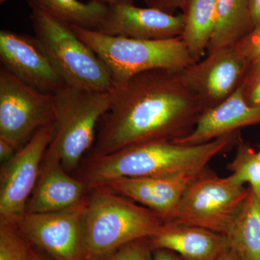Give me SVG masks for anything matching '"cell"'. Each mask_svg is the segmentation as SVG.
Here are the masks:
<instances>
[{"instance_id": "obj_1", "label": "cell", "mask_w": 260, "mask_h": 260, "mask_svg": "<svg viewBox=\"0 0 260 260\" xmlns=\"http://www.w3.org/2000/svg\"><path fill=\"white\" fill-rule=\"evenodd\" d=\"M179 71L150 70L114 88L90 155L148 142L176 141L190 134L205 110Z\"/></svg>"}, {"instance_id": "obj_2", "label": "cell", "mask_w": 260, "mask_h": 260, "mask_svg": "<svg viewBox=\"0 0 260 260\" xmlns=\"http://www.w3.org/2000/svg\"><path fill=\"white\" fill-rule=\"evenodd\" d=\"M240 131L200 145L153 141L126 147L107 155H88L78 169L88 187L121 178L170 177L201 172L208 162L240 142Z\"/></svg>"}, {"instance_id": "obj_3", "label": "cell", "mask_w": 260, "mask_h": 260, "mask_svg": "<svg viewBox=\"0 0 260 260\" xmlns=\"http://www.w3.org/2000/svg\"><path fill=\"white\" fill-rule=\"evenodd\" d=\"M166 222L151 210L102 186L89 188L84 260H102L135 240L150 239Z\"/></svg>"}, {"instance_id": "obj_4", "label": "cell", "mask_w": 260, "mask_h": 260, "mask_svg": "<svg viewBox=\"0 0 260 260\" xmlns=\"http://www.w3.org/2000/svg\"><path fill=\"white\" fill-rule=\"evenodd\" d=\"M91 48L109 70L114 88L135 75L154 70L179 71L195 62L181 37L140 40L111 37L90 29L70 27Z\"/></svg>"}, {"instance_id": "obj_5", "label": "cell", "mask_w": 260, "mask_h": 260, "mask_svg": "<svg viewBox=\"0 0 260 260\" xmlns=\"http://www.w3.org/2000/svg\"><path fill=\"white\" fill-rule=\"evenodd\" d=\"M54 98L55 129L43 162H60L70 172L78 169L94 144L95 127L110 107L111 95L66 85Z\"/></svg>"}, {"instance_id": "obj_6", "label": "cell", "mask_w": 260, "mask_h": 260, "mask_svg": "<svg viewBox=\"0 0 260 260\" xmlns=\"http://www.w3.org/2000/svg\"><path fill=\"white\" fill-rule=\"evenodd\" d=\"M31 8L35 37L47 51L68 86L97 92L114 89L109 70L73 29L42 10Z\"/></svg>"}, {"instance_id": "obj_7", "label": "cell", "mask_w": 260, "mask_h": 260, "mask_svg": "<svg viewBox=\"0 0 260 260\" xmlns=\"http://www.w3.org/2000/svg\"><path fill=\"white\" fill-rule=\"evenodd\" d=\"M249 194V186L229 176L218 177L208 167L184 193L167 223L193 225L226 236Z\"/></svg>"}, {"instance_id": "obj_8", "label": "cell", "mask_w": 260, "mask_h": 260, "mask_svg": "<svg viewBox=\"0 0 260 260\" xmlns=\"http://www.w3.org/2000/svg\"><path fill=\"white\" fill-rule=\"evenodd\" d=\"M55 98L0 70V138L20 149L43 126L54 122Z\"/></svg>"}, {"instance_id": "obj_9", "label": "cell", "mask_w": 260, "mask_h": 260, "mask_svg": "<svg viewBox=\"0 0 260 260\" xmlns=\"http://www.w3.org/2000/svg\"><path fill=\"white\" fill-rule=\"evenodd\" d=\"M54 129V122L43 126L9 160L2 164L0 222L17 224L26 213Z\"/></svg>"}, {"instance_id": "obj_10", "label": "cell", "mask_w": 260, "mask_h": 260, "mask_svg": "<svg viewBox=\"0 0 260 260\" xmlns=\"http://www.w3.org/2000/svg\"><path fill=\"white\" fill-rule=\"evenodd\" d=\"M87 197L68 209L26 213L17 226L32 246L51 259L84 260Z\"/></svg>"}, {"instance_id": "obj_11", "label": "cell", "mask_w": 260, "mask_h": 260, "mask_svg": "<svg viewBox=\"0 0 260 260\" xmlns=\"http://www.w3.org/2000/svg\"><path fill=\"white\" fill-rule=\"evenodd\" d=\"M251 64L235 44L209 51L180 70L179 75L205 112L221 104L242 85Z\"/></svg>"}, {"instance_id": "obj_12", "label": "cell", "mask_w": 260, "mask_h": 260, "mask_svg": "<svg viewBox=\"0 0 260 260\" xmlns=\"http://www.w3.org/2000/svg\"><path fill=\"white\" fill-rule=\"evenodd\" d=\"M0 61L18 79L43 93L54 95L67 85L35 36L2 30Z\"/></svg>"}, {"instance_id": "obj_13", "label": "cell", "mask_w": 260, "mask_h": 260, "mask_svg": "<svg viewBox=\"0 0 260 260\" xmlns=\"http://www.w3.org/2000/svg\"><path fill=\"white\" fill-rule=\"evenodd\" d=\"M184 26L182 13L174 15L131 3L109 5L104 22L96 31L111 37L140 40H162L181 37Z\"/></svg>"}, {"instance_id": "obj_14", "label": "cell", "mask_w": 260, "mask_h": 260, "mask_svg": "<svg viewBox=\"0 0 260 260\" xmlns=\"http://www.w3.org/2000/svg\"><path fill=\"white\" fill-rule=\"evenodd\" d=\"M201 172L170 177L121 178L95 186H102L146 207L167 223Z\"/></svg>"}, {"instance_id": "obj_15", "label": "cell", "mask_w": 260, "mask_h": 260, "mask_svg": "<svg viewBox=\"0 0 260 260\" xmlns=\"http://www.w3.org/2000/svg\"><path fill=\"white\" fill-rule=\"evenodd\" d=\"M260 123V106L248 104L241 86L217 107L207 110L190 134L174 143L200 145Z\"/></svg>"}, {"instance_id": "obj_16", "label": "cell", "mask_w": 260, "mask_h": 260, "mask_svg": "<svg viewBox=\"0 0 260 260\" xmlns=\"http://www.w3.org/2000/svg\"><path fill=\"white\" fill-rule=\"evenodd\" d=\"M152 249L174 251L184 260H218L231 248L226 236L193 225L166 223L149 239Z\"/></svg>"}, {"instance_id": "obj_17", "label": "cell", "mask_w": 260, "mask_h": 260, "mask_svg": "<svg viewBox=\"0 0 260 260\" xmlns=\"http://www.w3.org/2000/svg\"><path fill=\"white\" fill-rule=\"evenodd\" d=\"M88 186L73 177L60 162H42L40 175L27 205L26 213L59 211L75 206L88 196Z\"/></svg>"}, {"instance_id": "obj_18", "label": "cell", "mask_w": 260, "mask_h": 260, "mask_svg": "<svg viewBox=\"0 0 260 260\" xmlns=\"http://www.w3.org/2000/svg\"><path fill=\"white\" fill-rule=\"evenodd\" d=\"M182 14L184 26L181 38L196 61L204 58L216 27V0H189Z\"/></svg>"}, {"instance_id": "obj_19", "label": "cell", "mask_w": 260, "mask_h": 260, "mask_svg": "<svg viewBox=\"0 0 260 260\" xmlns=\"http://www.w3.org/2000/svg\"><path fill=\"white\" fill-rule=\"evenodd\" d=\"M227 237L241 260H260V194L250 186Z\"/></svg>"}, {"instance_id": "obj_20", "label": "cell", "mask_w": 260, "mask_h": 260, "mask_svg": "<svg viewBox=\"0 0 260 260\" xmlns=\"http://www.w3.org/2000/svg\"><path fill=\"white\" fill-rule=\"evenodd\" d=\"M217 22L207 53L234 45L254 29L250 0H216Z\"/></svg>"}, {"instance_id": "obj_21", "label": "cell", "mask_w": 260, "mask_h": 260, "mask_svg": "<svg viewBox=\"0 0 260 260\" xmlns=\"http://www.w3.org/2000/svg\"><path fill=\"white\" fill-rule=\"evenodd\" d=\"M30 8L42 10L69 27L96 30L105 20L109 5L90 0H28Z\"/></svg>"}, {"instance_id": "obj_22", "label": "cell", "mask_w": 260, "mask_h": 260, "mask_svg": "<svg viewBox=\"0 0 260 260\" xmlns=\"http://www.w3.org/2000/svg\"><path fill=\"white\" fill-rule=\"evenodd\" d=\"M230 177L239 184H249L251 189L260 194V156L248 143L237 145L235 158L228 165Z\"/></svg>"}, {"instance_id": "obj_23", "label": "cell", "mask_w": 260, "mask_h": 260, "mask_svg": "<svg viewBox=\"0 0 260 260\" xmlns=\"http://www.w3.org/2000/svg\"><path fill=\"white\" fill-rule=\"evenodd\" d=\"M35 251L16 224L0 222V260H34Z\"/></svg>"}, {"instance_id": "obj_24", "label": "cell", "mask_w": 260, "mask_h": 260, "mask_svg": "<svg viewBox=\"0 0 260 260\" xmlns=\"http://www.w3.org/2000/svg\"><path fill=\"white\" fill-rule=\"evenodd\" d=\"M153 249L149 239L128 243L102 260H152Z\"/></svg>"}, {"instance_id": "obj_25", "label": "cell", "mask_w": 260, "mask_h": 260, "mask_svg": "<svg viewBox=\"0 0 260 260\" xmlns=\"http://www.w3.org/2000/svg\"><path fill=\"white\" fill-rule=\"evenodd\" d=\"M241 88L248 104L260 106V59L251 63Z\"/></svg>"}, {"instance_id": "obj_26", "label": "cell", "mask_w": 260, "mask_h": 260, "mask_svg": "<svg viewBox=\"0 0 260 260\" xmlns=\"http://www.w3.org/2000/svg\"><path fill=\"white\" fill-rule=\"evenodd\" d=\"M236 45L251 63L260 59V26L253 29Z\"/></svg>"}, {"instance_id": "obj_27", "label": "cell", "mask_w": 260, "mask_h": 260, "mask_svg": "<svg viewBox=\"0 0 260 260\" xmlns=\"http://www.w3.org/2000/svg\"><path fill=\"white\" fill-rule=\"evenodd\" d=\"M189 0H145L149 8H155L174 14L176 10L184 9Z\"/></svg>"}, {"instance_id": "obj_28", "label": "cell", "mask_w": 260, "mask_h": 260, "mask_svg": "<svg viewBox=\"0 0 260 260\" xmlns=\"http://www.w3.org/2000/svg\"><path fill=\"white\" fill-rule=\"evenodd\" d=\"M18 150V149L9 142L0 138V160L2 164L9 160Z\"/></svg>"}, {"instance_id": "obj_29", "label": "cell", "mask_w": 260, "mask_h": 260, "mask_svg": "<svg viewBox=\"0 0 260 260\" xmlns=\"http://www.w3.org/2000/svg\"><path fill=\"white\" fill-rule=\"evenodd\" d=\"M152 260H184L174 251L165 249H157L153 251Z\"/></svg>"}, {"instance_id": "obj_30", "label": "cell", "mask_w": 260, "mask_h": 260, "mask_svg": "<svg viewBox=\"0 0 260 260\" xmlns=\"http://www.w3.org/2000/svg\"><path fill=\"white\" fill-rule=\"evenodd\" d=\"M250 14L254 28L260 26V0H250Z\"/></svg>"}, {"instance_id": "obj_31", "label": "cell", "mask_w": 260, "mask_h": 260, "mask_svg": "<svg viewBox=\"0 0 260 260\" xmlns=\"http://www.w3.org/2000/svg\"><path fill=\"white\" fill-rule=\"evenodd\" d=\"M218 260H241L237 253L235 252L232 248H229L228 250L220 256Z\"/></svg>"}, {"instance_id": "obj_32", "label": "cell", "mask_w": 260, "mask_h": 260, "mask_svg": "<svg viewBox=\"0 0 260 260\" xmlns=\"http://www.w3.org/2000/svg\"><path fill=\"white\" fill-rule=\"evenodd\" d=\"M93 1L99 2V3H104V4L107 5H112L121 3H133L135 1H138V0H93Z\"/></svg>"}, {"instance_id": "obj_33", "label": "cell", "mask_w": 260, "mask_h": 260, "mask_svg": "<svg viewBox=\"0 0 260 260\" xmlns=\"http://www.w3.org/2000/svg\"><path fill=\"white\" fill-rule=\"evenodd\" d=\"M34 260H54L51 259L50 256L46 254L45 253L42 252L40 250L38 251V249L35 251V254H34Z\"/></svg>"}, {"instance_id": "obj_34", "label": "cell", "mask_w": 260, "mask_h": 260, "mask_svg": "<svg viewBox=\"0 0 260 260\" xmlns=\"http://www.w3.org/2000/svg\"><path fill=\"white\" fill-rule=\"evenodd\" d=\"M258 154H259V155L260 156V146H259V150H258Z\"/></svg>"}, {"instance_id": "obj_35", "label": "cell", "mask_w": 260, "mask_h": 260, "mask_svg": "<svg viewBox=\"0 0 260 260\" xmlns=\"http://www.w3.org/2000/svg\"><path fill=\"white\" fill-rule=\"evenodd\" d=\"M26 1H28V0H26Z\"/></svg>"}]
</instances>
